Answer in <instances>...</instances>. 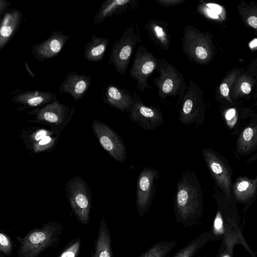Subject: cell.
Returning a JSON list of instances; mask_svg holds the SVG:
<instances>
[{
	"label": "cell",
	"instance_id": "obj_1",
	"mask_svg": "<svg viewBox=\"0 0 257 257\" xmlns=\"http://www.w3.org/2000/svg\"><path fill=\"white\" fill-rule=\"evenodd\" d=\"M195 173L187 171L176 186L174 201L175 220L185 227L198 223L203 212V193Z\"/></svg>",
	"mask_w": 257,
	"mask_h": 257
},
{
	"label": "cell",
	"instance_id": "obj_2",
	"mask_svg": "<svg viewBox=\"0 0 257 257\" xmlns=\"http://www.w3.org/2000/svg\"><path fill=\"white\" fill-rule=\"evenodd\" d=\"M183 36L182 52L190 61L200 65L207 64L212 61L215 47L210 34L187 25L184 28Z\"/></svg>",
	"mask_w": 257,
	"mask_h": 257
},
{
	"label": "cell",
	"instance_id": "obj_3",
	"mask_svg": "<svg viewBox=\"0 0 257 257\" xmlns=\"http://www.w3.org/2000/svg\"><path fill=\"white\" fill-rule=\"evenodd\" d=\"M62 229L60 223L50 222L41 228L31 230L19 240L18 256L38 257L43 251L58 241Z\"/></svg>",
	"mask_w": 257,
	"mask_h": 257
},
{
	"label": "cell",
	"instance_id": "obj_4",
	"mask_svg": "<svg viewBox=\"0 0 257 257\" xmlns=\"http://www.w3.org/2000/svg\"><path fill=\"white\" fill-rule=\"evenodd\" d=\"M157 71L159 76L153 80L160 98L165 100L170 96L182 98L188 88L183 75L163 58L158 59Z\"/></svg>",
	"mask_w": 257,
	"mask_h": 257
},
{
	"label": "cell",
	"instance_id": "obj_5",
	"mask_svg": "<svg viewBox=\"0 0 257 257\" xmlns=\"http://www.w3.org/2000/svg\"><path fill=\"white\" fill-rule=\"evenodd\" d=\"M142 41L138 26H130L113 44L109 56V64H112L116 72L124 74L128 69L132 56L137 45Z\"/></svg>",
	"mask_w": 257,
	"mask_h": 257
},
{
	"label": "cell",
	"instance_id": "obj_6",
	"mask_svg": "<svg viewBox=\"0 0 257 257\" xmlns=\"http://www.w3.org/2000/svg\"><path fill=\"white\" fill-rule=\"evenodd\" d=\"M205 109L203 91L198 85L190 80L188 88L181 99L179 120L186 125L194 123L200 125L205 120Z\"/></svg>",
	"mask_w": 257,
	"mask_h": 257
},
{
	"label": "cell",
	"instance_id": "obj_7",
	"mask_svg": "<svg viewBox=\"0 0 257 257\" xmlns=\"http://www.w3.org/2000/svg\"><path fill=\"white\" fill-rule=\"evenodd\" d=\"M202 153L217 188L226 196L232 198L233 170L229 163L223 156L212 148H204Z\"/></svg>",
	"mask_w": 257,
	"mask_h": 257
},
{
	"label": "cell",
	"instance_id": "obj_8",
	"mask_svg": "<svg viewBox=\"0 0 257 257\" xmlns=\"http://www.w3.org/2000/svg\"><path fill=\"white\" fill-rule=\"evenodd\" d=\"M158 58L145 46L140 45L137 48L129 74L136 81L137 89L141 93L152 88L148 83V78L157 68Z\"/></svg>",
	"mask_w": 257,
	"mask_h": 257
},
{
	"label": "cell",
	"instance_id": "obj_9",
	"mask_svg": "<svg viewBox=\"0 0 257 257\" xmlns=\"http://www.w3.org/2000/svg\"><path fill=\"white\" fill-rule=\"evenodd\" d=\"M159 177V171L150 168L144 169L139 174L137 181L136 205L140 217H143L151 207Z\"/></svg>",
	"mask_w": 257,
	"mask_h": 257
},
{
	"label": "cell",
	"instance_id": "obj_10",
	"mask_svg": "<svg viewBox=\"0 0 257 257\" xmlns=\"http://www.w3.org/2000/svg\"><path fill=\"white\" fill-rule=\"evenodd\" d=\"M133 94V103L128 112L130 119L144 130H156L164 122L161 109L146 105L136 92Z\"/></svg>",
	"mask_w": 257,
	"mask_h": 257
},
{
	"label": "cell",
	"instance_id": "obj_11",
	"mask_svg": "<svg viewBox=\"0 0 257 257\" xmlns=\"http://www.w3.org/2000/svg\"><path fill=\"white\" fill-rule=\"evenodd\" d=\"M93 129L103 148L116 161L122 163L126 158V151L120 137L105 124L95 120Z\"/></svg>",
	"mask_w": 257,
	"mask_h": 257
},
{
	"label": "cell",
	"instance_id": "obj_12",
	"mask_svg": "<svg viewBox=\"0 0 257 257\" xmlns=\"http://www.w3.org/2000/svg\"><path fill=\"white\" fill-rule=\"evenodd\" d=\"M69 201L71 207L79 220L87 224L89 219L90 203L84 182L76 179L69 187Z\"/></svg>",
	"mask_w": 257,
	"mask_h": 257
},
{
	"label": "cell",
	"instance_id": "obj_13",
	"mask_svg": "<svg viewBox=\"0 0 257 257\" xmlns=\"http://www.w3.org/2000/svg\"><path fill=\"white\" fill-rule=\"evenodd\" d=\"M70 36L61 31H53L50 36L43 42L32 47L33 57L38 61L43 62L56 56L69 39Z\"/></svg>",
	"mask_w": 257,
	"mask_h": 257
},
{
	"label": "cell",
	"instance_id": "obj_14",
	"mask_svg": "<svg viewBox=\"0 0 257 257\" xmlns=\"http://www.w3.org/2000/svg\"><path fill=\"white\" fill-rule=\"evenodd\" d=\"M235 149L237 154L241 156L257 150V114L251 110L249 121L242 126L237 134Z\"/></svg>",
	"mask_w": 257,
	"mask_h": 257
},
{
	"label": "cell",
	"instance_id": "obj_15",
	"mask_svg": "<svg viewBox=\"0 0 257 257\" xmlns=\"http://www.w3.org/2000/svg\"><path fill=\"white\" fill-rule=\"evenodd\" d=\"M10 94H14L11 100L22 105L20 109L42 107L57 100V94L50 91L18 89Z\"/></svg>",
	"mask_w": 257,
	"mask_h": 257
},
{
	"label": "cell",
	"instance_id": "obj_16",
	"mask_svg": "<svg viewBox=\"0 0 257 257\" xmlns=\"http://www.w3.org/2000/svg\"><path fill=\"white\" fill-rule=\"evenodd\" d=\"M91 77L89 75H79L76 71L69 73L58 87L60 94H70L75 101H77L86 94L91 84Z\"/></svg>",
	"mask_w": 257,
	"mask_h": 257
},
{
	"label": "cell",
	"instance_id": "obj_17",
	"mask_svg": "<svg viewBox=\"0 0 257 257\" xmlns=\"http://www.w3.org/2000/svg\"><path fill=\"white\" fill-rule=\"evenodd\" d=\"M22 13L14 8L8 10L1 19L0 28V50L13 38L21 26Z\"/></svg>",
	"mask_w": 257,
	"mask_h": 257
},
{
	"label": "cell",
	"instance_id": "obj_18",
	"mask_svg": "<svg viewBox=\"0 0 257 257\" xmlns=\"http://www.w3.org/2000/svg\"><path fill=\"white\" fill-rule=\"evenodd\" d=\"M231 192L237 201L244 203L252 201L257 196V176L254 178L238 177L233 183Z\"/></svg>",
	"mask_w": 257,
	"mask_h": 257
},
{
	"label": "cell",
	"instance_id": "obj_19",
	"mask_svg": "<svg viewBox=\"0 0 257 257\" xmlns=\"http://www.w3.org/2000/svg\"><path fill=\"white\" fill-rule=\"evenodd\" d=\"M149 38L159 48L167 51L171 43V35L169 32L168 23L157 19L149 20L145 24Z\"/></svg>",
	"mask_w": 257,
	"mask_h": 257
},
{
	"label": "cell",
	"instance_id": "obj_20",
	"mask_svg": "<svg viewBox=\"0 0 257 257\" xmlns=\"http://www.w3.org/2000/svg\"><path fill=\"white\" fill-rule=\"evenodd\" d=\"M136 1L107 0L101 5L99 10L93 19L94 24H99L106 18L113 15H122L128 8H134Z\"/></svg>",
	"mask_w": 257,
	"mask_h": 257
},
{
	"label": "cell",
	"instance_id": "obj_21",
	"mask_svg": "<svg viewBox=\"0 0 257 257\" xmlns=\"http://www.w3.org/2000/svg\"><path fill=\"white\" fill-rule=\"evenodd\" d=\"M104 100L110 106L121 111H126L128 112L132 106L134 98L128 91L110 84L105 89Z\"/></svg>",
	"mask_w": 257,
	"mask_h": 257
},
{
	"label": "cell",
	"instance_id": "obj_22",
	"mask_svg": "<svg viewBox=\"0 0 257 257\" xmlns=\"http://www.w3.org/2000/svg\"><path fill=\"white\" fill-rule=\"evenodd\" d=\"M69 108L64 104L55 100L44 106L34 111L37 119L55 124H60L63 121Z\"/></svg>",
	"mask_w": 257,
	"mask_h": 257
},
{
	"label": "cell",
	"instance_id": "obj_23",
	"mask_svg": "<svg viewBox=\"0 0 257 257\" xmlns=\"http://www.w3.org/2000/svg\"><path fill=\"white\" fill-rule=\"evenodd\" d=\"M92 257H112L110 233L104 218L99 221L97 237Z\"/></svg>",
	"mask_w": 257,
	"mask_h": 257
},
{
	"label": "cell",
	"instance_id": "obj_24",
	"mask_svg": "<svg viewBox=\"0 0 257 257\" xmlns=\"http://www.w3.org/2000/svg\"><path fill=\"white\" fill-rule=\"evenodd\" d=\"M250 110H243L239 112L235 107H229L222 110V116L232 136L237 135L242 127V122L249 117Z\"/></svg>",
	"mask_w": 257,
	"mask_h": 257
},
{
	"label": "cell",
	"instance_id": "obj_25",
	"mask_svg": "<svg viewBox=\"0 0 257 257\" xmlns=\"http://www.w3.org/2000/svg\"><path fill=\"white\" fill-rule=\"evenodd\" d=\"M255 83L252 75L241 72L237 77L230 91V97L234 102L248 96L252 92Z\"/></svg>",
	"mask_w": 257,
	"mask_h": 257
},
{
	"label": "cell",
	"instance_id": "obj_26",
	"mask_svg": "<svg viewBox=\"0 0 257 257\" xmlns=\"http://www.w3.org/2000/svg\"><path fill=\"white\" fill-rule=\"evenodd\" d=\"M109 40L106 38H100L93 34L90 41L84 46L85 58L90 62H100L102 60Z\"/></svg>",
	"mask_w": 257,
	"mask_h": 257
},
{
	"label": "cell",
	"instance_id": "obj_27",
	"mask_svg": "<svg viewBox=\"0 0 257 257\" xmlns=\"http://www.w3.org/2000/svg\"><path fill=\"white\" fill-rule=\"evenodd\" d=\"M208 233H205L200 235L190 240L171 257H195L199 250L208 240Z\"/></svg>",
	"mask_w": 257,
	"mask_h": 257
},
{
	"label": "cell",
	"instance_id": "obj_28",
	"mask_svg": "<svg viewBox=\"0 0 257 257\" xmlns=\"http://www.w3.org/2000/svg\"><path fill=\"white\" fill-rule=\"evenodd\" d=\"M177 245V240L158 242L137 257H168Z\"/></svg>",
	"mask_w": 257,
	"mask_h": 257
},
{
	"label": "cell",
	"instance_id": "obj_29",
	"mask_svg": "<svg viewBox=\"0 0 257 257\" xmlns=\"http://www.w3.org/2000/svg\"><path fill=\"white\" fill-rule=\"evenodd\" d=\"M241 73V70L240 69L235 68L232 70L224 76L219 86L218 91L220 95L230 104L233 103L230 97V89Z\"/></svg>",
	"mask_w": 257,
	"mask_h": 257
},
{
	"label": "cell",
	"instance_id": "obj_30",
	"mask_svg": "<svg viewBox=\"0 0 257 257\" xmlns=\"http://www.w3.org/2000/svg\"><path fill=\"white\" fill-rule=\"evenodd\" d=\"M237 9L244 24L257 33V5L241 4Z\"/></svg>",
	"mask_w": 257,
	"mask_h": 257
},
{
	"label": "cell",
	"instance_id": "obj_31",
	"mask_svg": "<svg viewBox=\"0 0 257 257\" xmlns=\"http://www.w3.org/2000/svg\"><path fill=\"white\" fill-rule=\"evenodd\" d=\"M56 140V138L51 137V135L46 136L33 144V150L36 153L46 151L54 145Z\"/></svg>",
	"mask_w": 257,
	"mask_h": 257
},
{
	"label": "cell",
	"instance_id": "obj_32",
	"mask_svg": "<svg viewBox=\"0 0 257 257\" xmlns=\"http://www.w3.org/2000/svg\"><path fill=\"white\" fill-rule=\"evenodd\" d=\"M13 245L10 237L5 233H0V250L6 255L11 254Z\"/></svg>",
	"mask_w": 257,
	"mask_h": 257
},
{
	"label": "cell",
	"instance_id": "obj_33",
	"mask_svg": "<svg viewBox=\"0 0 257 257\" xmlns=\"http://www.w3.org/2000/svg\"><path fill=\"white\" fill-rule=\"evenodd\" d=\"M81 240L78 238L64 250L59 257H77L80 249Z\"/></svg>",
	"mask_w": 257,
	"mask_h": 257
},
{
	"label": "cell",
	"instance_id": "obj_34",
	"mask_svg": "<svg viewBox=\"0 0 257 257\" xmlns=\"http://www.w3.org/2000/svg\"><path fill=\"white\" fill-rule=\"evenodd\" d=\"M51 132L49 131L41 129L35 132L31 136V140L34 143L39 141L46 136L51 135Z\"/></svg>",
	"mask_w": 257,
	"mask_h": 257
},
{
	"label": "cell",
	"instance_id": "obj_35",
	"mask_svg": "<svg viewBox=\"0 0 257 257\" xmlns=\"http://www.w3.org/2000/svg\"><path fill=\"white\" fill-rule=\"evenodd\" d=\"M156 2L160 6L168 8L181 4L185 2V0H156Z\"/></svg>",
	"mask_w": 257,
	"mask_h": 257
},
{
	"label": "cell",
	"instance_id": "obj_36",
	"mask_svg": "<svg viewBox=\"0 0 257 257\" xmlns=\"http://www.w3.org/2000/svg\"><path fill=\"white\" fill-rule=\"evenodd\" d=\"M10 4V2L5 0L0 1V14L1 18L2 17V14L3 13L4 14L8 11L7 9Z\"/></svg>",
	"mask_w": 257,
	"mask_h": 257
},
{
	"label": "cell",
	"instance_id": "obj_37",
	"mask_svg": "<svg viewBox=\"0 0 257 257\" xmlns=\"http://www.w3.org/2000/svg\"><path fill=\"white\" fill-rule=\"evenodd\" d=\"M222 220L219 212L217 214L214 222V226L216 229L219 230L222 227Z\"/></svg>",
	"mask_w": 257,
	"mask_h": 257
},
{
	"label": "cell",
	"instance_id": "obj_38",
	"mask_svg": "<svg viewBox=\"0 0 257 257\" xmlns=\"http://www.w3.org/2000/svg\"><path fill=\"white\" fill-rule=\"evenodd\" d=\"M257 160V152L252 155L251 156H250L249 158H248L245 161L247 163H249L252 162H253Z\"/></svg>",
	"mask_w": 257,
	"mask_h": 257
},
{
	"label": "cell",
	"instance_id": "obj_39",
	"mask_svg": "<svg viewBox=\"0 0 257 257\" xmlns=\"http://www.w3.org/2000/svg\"><path fill=\"white\" fill-rule=\"evenodd\" d=\"M25 67H26L27 71L29 72V73L31 75V76L32 77H33V78L35 77L34 74L32 73V72L30 70L29 66L28 64V63L27 62L25 63Z\"/></svg>",
	"mask_w": 257,
	"mask_h": 257
},
{
	"label": "cell",
	"instance_id": "obj_40",
	"mask_svg": "<svg viewBox=\"0 0 257 257\" xmlns=\"http://www.w3.org/2000/svg\"><path fill=\"white\" fill-rule=\"evenodd\" d=\"M254 97H255V99H256L255 105H256V107H257V90H256V93H255V95H254Z\"/></svg>",
	"mask_w": 257,
	"mask_h": 257
},
{
	"label": "cell",
	"instance_id": "obj_41",
	"mask_svg": "<svg viewBox=\"0 0 257 257\" xmlns=\"http://www.w3.org/2000/svg\"><path fill=\"white\" fill-rule=\"evenodd\" d=\"M255 73L257 75V60H256V62L255 63ZM257 76V75H256ZM257 77V76H256Z\"/></svg>",
	"mask_w": 257,
	"mask_h": 257
},
{
	"label": "cell",
	"instance_id": "obj_42",
	"mask_svg": "<svg viewBox=\"0 0 257 257\" xmlns=\"http://www.w3.org/2000/svg\"><path fill=\"white\" fill-rule=\"evenodd\" d=\"M224 257H228V256H224Z\"/></svg>",
	"mask_w": 257,
	"mask_h": 257
},
{
	"label": "cell",
	"instance_id": "obj_43",
	"mask_svg": "<svg viewBox=\"0 0 257 257\" xmlns=\"http://www.w3.org/2000/svg\"><path fill=\"white\" fill-rule=\"evenodd\" d=\"M197 257H200V256H197Z\"/></svg>",
	"mask_w": 257,
	"mask_h": 257
}]
</instances>
